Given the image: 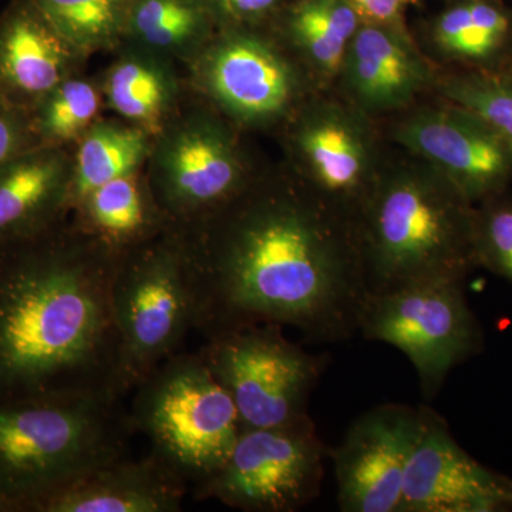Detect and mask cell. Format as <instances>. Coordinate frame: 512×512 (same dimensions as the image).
Masks as SVG:
<instances>
[{
  "label": "cell",
  "instance_id": "484cf974",
  "mask_svg": "<svg viewBox=\"0 0 512 512\" xmlns=\"http://www.w3.org/2000/svg\"><path fill=\"white\" fill-rule=\"evenodd\" d=\"M99 110V97L92 84L64 80L32 110L33 126L42 146L79 136Z\"/></svg>",
  "mask_w": 512,
  "mask_h": 512
},
{
  "label": "cell",
  "instance_id": "3957f363",
  "mask_svg": "<svg viewBox=\"0 0 512 512\" xmlns=\"http://www.w3.org/2000/svg\"><path fill=\"white\" fill-rule=\"evenodd\" d=\"M474 212L476 205L412 154L383 161L355 220L367 291L464 281L477 268Z\"/></svg>",
  "mask_w": 512,
  "mask_h": 512
},
{
  "label": "cell",
  "instance_id": "f546056e",
  "mask_svg": "<svg viewBox=\"0 0 512 512\" xmlns=\"http://www.w3.org/2000/svg\"><path fill=\"white\" fill-rule=\"evenodd\" d=\"M37 147H43L33 126L32 111L0 94V168Z\"/></svg>",
  "mask_w": 512,
  "mask_h": 512
},
{
  "label": "cell",
  "instance_id": "7c38bea8",
  "mask_svg": "<svg viewBox=\"0 0 512 512\" xmlns=\"http://www.w3.org/2000/svg\"><path fill=\"white\" fill-rule=\"evenodd\" d=\"M420 407L383 404L353 421L332 453L343 512H399Z\"/></svg>",
  "mask_w": 512,
  "mask_h": 512
},
{
  "label": "cell",
  "instance_id": "8fae6325",
  "mask_svg": "<svg viewBox=\"0 0 512 512\" xmlns=\"http://www.w3.org/2000/svg\"><path fill=\"white\" fill-rule=\"evenodd\" d=\"M393 138L473 205L500 197L512 184L511 144L456 104L413 111L394 126Z\"/></svg>",
  "mask_w": 512,
  "mask_h": 512
},
{
  "label": "cell",
  "instance_id": "83f0119b",
  "mask_svg": "<svg viewBox=\"0 0 512 512\" xmlns=\"http://www.w3.org/2000/svg\"><path fill=\"white\" fill-rule=\"evenodd\" d=\"M474 258L477 268L512 282V198L507 192L476 205Z\"/></svg>",
  "mask_w": 512,
  "mask_h": 512
},
{
  "label": "cell",
  "instance_id": "52a82bcc",
  "mask_svg": "<svg viewBox=\"0 0 512 512\" xmlns=\"http://www.w3.org/2000/svg\"><path fill=\"white\" fill-rule=\"evenodd\" d=\"M198 353L234 402L242 429L308 419L309 399L325 359L286 338L284 326L225 330L207 338Z\"/></svg>",
  "mask_w": 512,
  "mask_h": 512
},
{
  "label": "cell",
  "instance_id": "5b68a950",
  "mask_svg": "<svg viewBox=\"0 0 512 512\" xmlns=\"http://www.w3.org/2000/svg\"><path fill=\"white\" fill-rule=\"evenodd\" d=\"M133 392L131 427L147 437L157 460L192 487L220 471L242 426L200 353H174Z\"/></svg>",
  "mask_w": 512,
  "mask_h": 512
},
{
  "label": "cell",
  "instance_id": "ac0fdd59",
  "mask_svg": "<svg viewBox=\"0 0 512 512\" xmlns=\"http://www.w3.org/2000/svg\"><path fill=\"white\" fill-rule=\"evenodd\" d=\"M208 79L218 100L239 119L281 116L296 94V77L284 57L251 36L225 40L212 56Z\"/></svg>",
  "mask_w": 512,
  "mask_h": 512
},
{
  "label": "cell",
  "instance_id": "ffe728a7",
  "mask_svg": "<svg viewBox=\"0 0 512 512\" xmlns=\"http://www.w3.org/2000/svg\"><path fill=\"white\" fill-rule=\"evenodd\" d=\"M434 39L444 56L463 67L512 63V12L500 0H461L437 19Z\"/></svg>",
  "mask_w": 512,
  "mask_h": 512
},
{
  "label": "cell",
  "instance_id": "cb8c5ba5",
  "mask_svg": "<svg viewBox=\"0 0 512 512\" xmlns=\"http://www.w3.org/2000/svg\"><path fill=\"white\" fill-rule=\"evenodd\" d=\"M439 93L444 101L481 117L512 146V63L491 69L463 67L440 80Z\"/></svg>",
  "mask_w": 512,
  "mask_h": 512
},
{
  "label": "cell",
  "instance_id": "d6a6232c",
  "mask_svg": "<svg viewBox=\"0 0 512 512\" xmlns=\"http://www.w3.org/2000/svg\"><path fill=\"white\" fill-rule=\"evenodd\" d=\"M0 512H5V508H3L2 504H0Z\"/></svg>",
  "mask_w": 512,
  "mask_h": 512
},
{
  "label": "cell",
  "instance_id": "9a60e30c",
  "mask_svg": "<svg viewBox=\"0 0 512 512\" xmlns=\"http://www.w3.org/2000/svg\"><path fill=\"white\" fill-rule=\"evenodd\" d=\"M340 73L350 103L366 114L406 107L430 80L416 49L389 25L373 22L357 29Z\"/></svg>",
  "mask_w": 512,
  "mask_h": 512
},
{
  "label": "cell",
  "instance_id": "d6986e66",
  "mask_svg": "<svg viewBox=\"0 0 512 512\" xmlns=\"http://www.w3.org/2000/svg\"><path fill=\"white\" fill-rule=\"evenodd\" d=\"M70 177L56 147L28 151L0 168V245L35 237L59 224Z\"/></svg>",
  "mask_w": 512,
  "mask_h": 512
},
{
  "label": "cell",
  "instance_id": "603a6c76",
  "mask_svg": "<svg viewBox=\"0 0 512 512\" xmlns=\"http://www.w3.org/2000/svg\"><path fill=\"white\" fill-rule=\"evenodd\" d=\"M144 153L146 143L140 131L114 126L94 128L80 147L67 205L76 207L101 185L134 174Z\"/></svg>",
  "mask_w": 512,
  "mask_h": 512
},
{
  "label": "cell",
  "instance_id": "f1b7e54d",
  "mask_svg": "<svg viewBox=\"0 0 512 512\" xmlns=\"http://www.w3.org/2000/svg\"><path fill=\"white\" fill-rule=\"evenodd\" d=\"M107 94L114 109L138 123H153L163 111V80L153 69L141 63L119 64L110 74Z\"/></svg>",
  "mask_w": 512,
  "mask_h": 512
},
{
  "label": "cell",
  "instance_id": "7a4b0ae2",
  "mask_svg": "<svg viewBox=\"0 0 512 512\" xmlns=\"http://www.w3.org/2000/svg\"><path fill=\"white\" fill-rule=\"evenodd\" d=\"M119 255L59 224L0 245V402L119 392Z\"/></svg>",
  "mask_w": 512,
  "mask_h": 512
},
{
  "label": "cell",
  "instance_id": "4fadbf2b",
  "mask_svg": "<svg viewBox=\"0 0 512 512\" xmlns=\"http://www.w3.org/2000/svg\"><path fill=\"white\" fill-rule=\"evenodd\" d=\"M399 512H495L512 507V481L488 470L454 440L439 413L420 406Z\"/></svg>",
  "mask_w": 512,
  "mask_h": 512
},
{
  "label": "cell",
  "instance_id": "9c48e42d",
  "mask_svg": "<svg viewBox=\"0 0 512 512\" xmlns=\"http://www.w3.org/2000/svg\"><path fill=\"white\" fill-rule=\"evenodd\" d=\"M328 448L311 417L268 429H242L218 473L194 487L197 500L247 512H295L320 493Z\"/></svg>",
  "mask_w": 512,
  "mask_h": 512
},
{
  "label": "cell",
  "instance_id": "44dd1931",
  "mask_svg": "<svg viewBox=\"0 0 512 512\" xmlns=\"http://www.w3.org/2000/svg\"><path fill=\"white\" fill-rule=\"evenodd\" d=\"M76 207L84 234L119 256L147 244L161 225L133 174L101 185Z\"/></svg>",
  "mask_w": 512,
  "mask_h": 512
},
{
  "label": "cell",
  "instance_id": "1f68e13d",
  "mask_svg": "<svg viewBox=\"0 0 512 512\" xmlns=\"http://www.w3.org/2000/svg\"><path fill=\"white\" fill-rule=\"evenodd\" d=\"M222 9L239 18L259 16L274 8L278 0H215Z\"/></svg>",
  "mask_w": 512,
  "mask_h": 512
},
{
  "label": "cell",
  "instance_id": "ba28073f",
  "mask_svg": "<svg viewBox=\"0 0 512 512\" xmlns=\"http://www.w3.org/2000/svg\"><path fill=\"white\" fill-rule=\"evenodd\" d=\"M359 333L403 352L416 369L427 399L436 396L454 367L483 346L464 281L458 279L367 293L359 313Z\"/></svg>",
  "mask_w": 512,
  "mask_h": 512
},
{
  "label": "cell",
  "instance_id": "4dcf8cb0",
  "mask_svg": "<svg viewBox=\"0 0 512 512\" xmlns=\"http://www.w3.org/2000/svg\"><path fill=\"white\" fill-rule=\"evenodd\" d=\"M369 22L390 25L402 13L406 0H348Z\"/></svg>",
  "mask_w": 512,
  "mask_h": 512
},
{
  "label": "cell",
  "instance_id": "30bf717a",
  "mask_svg": "<svg viewBox=\"0 0 512 512\" xmlns=\"http://www.w3.org/2000/svg\"><path fill=\"white\" fill-rule=\"evenodd\" d=\"M366 117L352 103L318 99L292 133L299 180L353 222L383 164Z\"/></svg>",
  "mask_w": 512,
  "mask_h": 512
},
{
  "label": "cell",
  "instance_id": "4316f807",
  "mask_svg": "<svg viewBox=\"0 0 512 512\" xmlns=\"http://www.w3.org/2000/svg\"><path fill=\"white\" fill-rule=\"evenodd\" d=\"M200 0H131L128 23L144 42L157 47L183 45L204 26Z\"/></svg>",
  "mask_w": 512,
  "mask_h": 512
},
{
  "label": "cell",
  "instance_id": "7402d4cb",
  "mask_svg": "<svg viewBox=\"0 0 512 512\" xmlns=\"http://www.w3.org/2000/svg\"><path fill=\"white\" fill-rule=\"evenodd\" d=\"M359 13L348 0H306L293 13V37L319 72L333 76L342 69Z\"/></svg>",
  "mask_w": 512,
  "mask_h": 512
},
{
  "label": "cell",
  "instance_id": "277c9868",
  "mask_svg": "<svg viewBox=\"0 0 512 512\" xmlns=\"http://www.w3.org/2000/svg\"><path fill=\"white\" fill-rule=\"evenodd\" d=\"M103 396L0 402V504L37 505L93 470L128 456L130 416Z\"/></svg>",
  "mask_w": 512,
  "mask_h": 512
},
{
  "label": "cell",
  "instance_id": "5bb4252c",
  "mask_svg": "<svg viewBox=\"0 0 512 512\" xmlns=\"http://www.w3.org/2000/svg\"><path fill=\"white\" fill-rule=\"evenodd\" d=\"M72 49L35 0H12L0 16V94L32 111L66 80Z\"/></svg>",
  "mask_w": 512,
  "mask_h": 512
},
{
  "label": "cell",
  "instance_id": "e0dca14e",
  "mask_svg": "<svg viewBox=\"0 0 512 512\" xmlns=\"http://www.w3.org/2000/svg\"><path fill=\"white\" fill-rule=\"evenodd\" d=\"M164 174V208L178 220L200 221L247 187L237 151L212 130L178 138Z\"/></svg>",
  "mask_w": 512,
  "mask_h": 512
},
{
  "label": "cell",
  "instance_id": "8992f818",
  "mask_svg": "<svg viewBox=\"0 0 512 512\" xmlns=\"http://www.w3.org/2000/svg\"><path fill=\"white\" fill-rule=\"evenodd\" d=\"M111 303L119 335V392L124 397L180 352L185 336L194 329L181 234L120 255Z\"/></svg>",
  "mask_w": 512,
  "mask_h": 512
},
{
  "label": "cell",
  "instance_id": "6da1fadb",
  "mask_svg": "<svg viewBox=\"0 0 512 512\" xmlns=\"http://www.w3.org/2000/svg\"><path fill=\"white\" fill-rule=\"evenodd\" d=\"M185 239L194 329L289 326L311 342L359 333L367 285L355 222L301 180L245 187Z\"/></svg>",
  "mask_w": 512,
  "mask_h": 512
},
{
  "label": "cell",
  "instance_id": "d4e9b609",
  "mask_svg": "<svg viewBox=\"0 0 512 512\" xmlns=\"http://www.w3.org/2000/svg\"><path fill=\"white\" fill-rule=\"evenodd\" d=\"M57 32L76 49L104 45L128 22L131 0H35Z\"/></svg>",
  "mask_w": 512,
  "mask_h": 512
},
{
  "label": "cell",
  "instance_id": "2e32d148",
  "mask_svg": "<svg viewBox=\"0 0 512 512\" xmlns=\"http://www.w3.org/2000/svg\"><path fill=\"white\" fill-rule=\"evenodd\" d=\"M187 490L153 454L126 456L50 495L35 512H178Z\"/></svg>",
  "mask_w": 512,
  "mask_h": 512
}]
</instances>
